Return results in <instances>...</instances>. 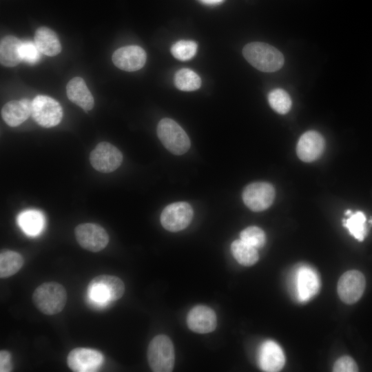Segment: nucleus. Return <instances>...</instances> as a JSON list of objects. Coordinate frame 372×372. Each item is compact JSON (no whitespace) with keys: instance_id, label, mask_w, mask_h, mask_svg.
Here are the masks:
<instances>
[{"instance_id":"obj_23","label":"nucleus","mask_w":372,"mask_h":372,"mask_svg":"<svg viewBox=\"0 0 372 372\" xmlns=\"http://www.w3.org/2000/svg\"><path fill=\"white\" fill-rule=\"evenodd\" d=\"M24 260L18 252L2 250L0 254V278H6L17 273L23 267Z\"/></svg>"},{"instance_id":"obj_3","label":"nucleus","mask_w":372,"mask_h":372,"mask_svg":"<svg viewBox=\"0 0 372 372\" xmlns=\"http://www.w3.org/2000/svg\"><path fill=\"white\" fill-rule=\"evenodd\" d=\"M124 292L125 285L122 280L112 275L96 276L87 286L90 299L101 305L119 300Z\"/></svg>"},{"instance_id":"obj_7","label":"nucleus","mask_w":372,"mask_h":372,"mask_svg":"<svg viewBox=\"0 0 372 372\" xmlns=\"http://www.w3.org/2000/svg\"><path fill=\"white\" fill-rule=\"evenodd\" d=\"M63 109L54 99L46 95H37L32 101V117L40 126L54 127L63 118Z\"/></svg>"},{"instance_id":"obj_16","label":"nucleus","mask_w":372,"mask_h":372,"mask_svg":"<svg viewBox=\"0 0 372 372\" xmlns=\"http://www.w3.org/2000/svg\"><path fill=\"white\" fill-rule=\"evenodd\" d=\"M188 327L198 333H207L213 331L217 325L215 312L211 308L198 305L192 308L187 317Z\"/></svg>"},{"instance_id":"obj_30","label":"nucleus","mask_w":372,"mask_h":372,"mask_svg":"<svg viewBox=\"0 0 372 372\" xmlns=\"http://www.w3.org/2000/svg\"><path fill=\"white\" fill-rule=\"evenodd\" d=\"M21 57L23 61L29 64H34L39 61L41 58L40 52L31 41H23L21 45Z\"/></svg>"},{"instance_id":"obj_27","label":"nucleus","mask_w":372,"mask_h":372,"mask_svg":"<svg viewBox=\"0 0 372 372\" xmlns=\"http://www.w3.org/2000/svg\"><path fill=\"white\" fill-rule=\"evenodd\" d=\"M268 101L271 107L280 114L287 113L292 104L289 94L281 88L271 90L268 94Z\"/></svg>"},{"instance_id":"obj_1","label":"nucleus","mask_w":372,"mask_h":372,"mask_svg":"<svg viewBox=\"0 0 372 372\" xmlns=\"http://www.w3.org/2000/svg\"><path fill=\"white\" fill-rule=\"evenodd\" d=\"M245 59L255 68L264 72L280 70L285 62L282 54L275 47L262 42H252L242 49Z\"/></svg>"},{"instance_id":"obj_12","label":"nucleus","mask_w":372,"mask_h":372,"mask_svg":"<svg viewBox=\"0 0 372 372\" xmlns=\"http://www.w3.org/2000/svg\"><path fill=\"white\" fill-rule=\"evenodd\" d=\"M366 285L364 275L358 270L344 273L338 282V293L347 304H353L362 297Z\"/></svg>"},{"instance_id":"obj_21","label":"nucleus","mask_w":372,"mask_h":372,"mask_svg":"<svg viewBox=\"0 0 372 372\" xmlns=\"http://www.w3.org/2000/svg\"><path fill=\"white\" fill-rule=\"evenodd\" d=\"M21 41L17 37L8 35L1 39L0 43V61L6 67H14L21 60Z\"/></svg>"},{"instance_id":"obj_25","label":"nucleus","mask_w":372,"mask_h":372,"mask_svg":"<svg viewBox=\"0 0 372 372\" xmlns=\"http://www.w3.org/2000/svg\"><path fill=\"white\" fill-rule=\"evenodd\" d=\"M175 86L182 91H194L201 85L200 76L193 70L188 68L178 70L174 75Z\"/></svg>"},{"instance_id":"obj_11","label":"nucleus","mask_w":372,"mask_h":372,"mask_svg":"<svg viewBox=\"0 0 372 372\" xmlns=\"http://www.w3.org/2000/svg\"><path fill=\"white\" fill-rule=\"evenodd\" d=\"M274 198L273 187L266 182L251 183L245 187L242 192L245 204L254 211L267 209L273 203Z\"/></svg>"},{"instance_id":"obj_6","label":"nucleus","mask_w":372,"mask_h":372,"mask_svg":"<svg viewBox=\"0 0 372 372\" xmlns=\"http://www.w3.org/2000/svg\"><path fill=\"white\" fill-rule=\"evenodd\" d=\"M320 287V277L312 267L301 265L295 269L291 278V291L298 301H309L316 296Z\"/></svg>"},{"instance_id":"obj_2","label":"nucleus","mask_w":372,"mask_h":372,"mask_svg":"<svg viewBox=\"0 0 372 372\" xmlns=\"http://www.w3.org/2000/svg\"><path fill=\"white\" fill-rule=\"evenodd\" d=\"M32 301L41 313L52 316L60 313L67 302L65 287L56 282H46L36 288L32 293Z\"/></svg>"},{"instance_id":"obj_34","label":"nucleus","mask_w":372,"mask_h":372,"mask_svg":"<svg viewBox=\"0 0 372 372\" xmlns=\"http://www.w3.org/2000/svg\"><path fill=\"white\" fill-rule=\"evenodd\" d=\"M351 213H352V211H351V210L349 209V210H347V211H345V215L349 216V215L351 214Z\"/></svg>"},{"instance_id":"obj_8","label":"nucleus","mask_w":372,"mask_h":372,"mask_svg":"<svg viewBox=\"0 0 372 372\" xmlns=\"http://www.w3.org/2000/svg\"><path fill=\"white\" fill-rule=\"evenodd\" d=\"M90 161L98 172L110 173L115 171L123 161L121 152L112 144L103 141L91 152Z\"/></svg>"},{"instance_id":"obj_20","label":"nucleus","mask_w":372,"mask_h":372,"mask_svg":"<svg viewBox=\"0 0 372 372\" xmlns=\"http://www.w3.org/2000/svg\"><path fill=\"white\" fill-rule=\"evenodd\" d=\"M34 43L41 53L49 56H56L61 51L58 36L52 30L45 26L36 30Z\"/></svg>"},{"instance_id":"obj_22","label":"nucleus","mask_w":372,"mask_h":372,"mask_svg":"<svg viewBox=\"0 0 372 372\" xmlns=\"http://www.w3.org/2000/svg\"><path fill=\"white\" fill-rule=\"evenodd\" d=\"M18 223L22 230L29 236H37L42 231L45 218L43 214L35 209L25 210L18 216Z\"/></svg>"},{"instance_id":"obj_4","label":"nucleus","mask_w":372,"mask_h":372,"mask_svg":"<svg viewBox=\"0 0 372 372\" xmlns=\"http://www.w3.org/2000/svg\"><path fill=\"white\" fill-rule=\"evenodd\" d=\"M147 361L154 372H170L175 361L174 349L171 340L165 335L155 336L147 348Z\"/></svg>"},{"instance_id":"obj_31","label":"nucleus","mask_w":372,"mask_h":372,"mask_svg":"<svg viewBox=\"0 0 372 372\" xmlns=\"http://www.w3.org/2000/svg\"><path fill=\"white\" fill-rule=\"evenodd\" d=\"M333 371L335 372H355L358 371V367L352 358L345 355L335 361Z\"/></svg>"},{"instance_id":"obj_10","label":"nucleus","mask_w":372,"mask_h":372,"mask_svg":"<svg viewBox=\"0 0 372 372\" xmlns=\"http://www.w3.org/2000/svg\"><path fill=\"white\" fill-rule=\"evenodd\" d=\"M193 209L186 202L169 204L163 210L161 215L162 226L169 231H178L186 228L192 221Z\"/></svg>"},{"instance_id":"obj_9","label":"nucleus","mask_w":372,"mask_h":372,"mask_svg":"<svg viewBox=\"0 0 372 372\" xmlns=\"http://www.w3.org/2000/svg\"><path fill=\"white\" fill-rule=\"evenodd\" d=\"M75 238L79 245L87 251L98 252L106 247L109 236L105 229L95 223H83L74 229Z\"/></svg>"},{"instance_id":"obj_13","label":"nucleus","mask_w":372,"mask_h":372,"mask_svg":"<svg viewBox=\"0 0 372 372\" xmlns=\"http://www.w3.org/2000/svg\"><path fill=\"white\" fill-rule=\"evenodd\" d=\"M103 360V355L99 351L78 347L68 353L67 364L74 372H94L101 368Z\"/></svg>"},{"instance_id":"obj_29","label":"nucleus","mask_w":372,"mask_h":372,"mask_svg":"<svg viewBox=\"0 0 372 372\" xmlns=\"http://www.w3.org/2000/svg\"><path fill=\"white\" fill-rule=\"evenodd\" d=\"M240 237V240L256 249L262 247L266 241L265 232L256 226L248 227L242 230Z\"/></svg>"},{"instance_id":"obj_5","label":"nucleus","mask_w":372,"mask_h":372,"mask_svg":"<svg viewBox=\"0 0 372 372\" xmlns=\"http://www.w3.org/2000/svg\"><path fill=\"white\" fill-rule=\"evenodd\" d=\"M157 135L166 149L175 155L183 154L190 147V141L187 134L171 118H165L159 121Z\"/></svg>"},{"instance_id":"obj_32","label":"nucleus","mask_w":372,"mask_h":372,"mask_svg":"<svg viewBox=\"0 0 372 372\" xmlns=\"http://www.w3.org/2000/svg\"><path fill=\"white\" fill-rule=\"evenodd\" d=\"M12 369L11 355L9 351L1 350L0 351V371L10 372Z\"/></svg>"},{"instance_id":"obj_24","label":"nucleus","mask_w":372,"mask_h":372,"mask_svg":"<svg viewBox=\"0 0 372 372\" xmlns=\"http://www.w3.org/2000/svg\"><path fill=\"white\" fill-rule=\"evenodd\" d=\"M231 250L235 259L242 265L251 266L258 260L257 249L240 239L231 243Z\"/></svg>"},{"instance_id":"obj_33","label":"nucleus","mask_w":372,"mask_h":372,"mask_svg":"<svg viewBox=\"0 0 372 372\" xmlns=\"http://www.w3.org/2000/svg\"><path fill=\"white\" fill-rule=\"evenodd\" d=\"M206 5H216L221 3L223 0H198Z\"/></svg>"},{"instance_id":"obj_26","label":"nucleus","mask_w":372,"mask_h":372,"mask_svg":"<svg viewBox=\"0 0 372 372\" xmlns=\"http://www.w3.org/2000/svg\"><path fill=\"white\" fill-rule=\"evenodd\" d=\"M366 216L362 211L351 213L347 219L343 220V226L350 234L359 241L364 240L366 234Z\"/></svg>"},{"instance_id":"obj_14","label":"nucleus","mask_w":372,"mask_h":372,"mask_svg":"<svg viewBox=\"0 0 372 372\" xmlns=\"http://www.w3.org/2000/svg\"><path fill=\"white\" fill-rule=\"evenodd\" d=\"M147 55L143 48L138 45L121 47L112 54V61L118 68L134 72L141 69L146 62Z\"/></svg>"},{"instance_id":"obj_17","label":"nucleus","mask_w":372,"mask_h":372,"mask_svg":"<svg viewBox=\"0 0 372 372\" xmlns=\"http://www.w3.org/2000/svg\"><path fill=\"white\" fill-rule=\"evenodd\" d=\"M285 363L284 353L276 342L267 340L262 344L258 353V364L262 370L268 372L279 371Z\"/></svg>"},{"instance_id":"obj_18","label":"nucleus","mask_w":372,"mask_h":372,"mask_svg":"<svg viewBox=\"0 0 372 372\" xmlns=\"http://www.w3.org/2000/svg\"><path fill=\"white\" fill-rule=\"evenodd\" d=\"M1 114L8 125L19 126L32 114V101L28 99L10 101L3 106Z\"/></svg>"},{"instance_id":"obj_28","label":"nucleus","mask_w":372,"mask_h":372,"mask_svg":"<svg viewBox=\"0 0 372 372\" xmlns=\"http://www.w3.org/2000/svg\"><path fill=\"white\" fill-rule=\"evenodd\" d=\"M197 44L194 41L180 40L172 45L171 53L180 61H187L196 54Z\"/></svg>"},{"instance_id":"obj_15","label":"nucleus","mask_w":372,"mask_h":372,"mask_svg":"<svg viewBox=\"0 0 372 372\" xmlns=\"http://www.w3.org/2000/svg\"><path fill=\"white\" fill-rule=\"evenodd\" d=\"M324 145V139L319 132L313 130L306 132L298 142L297 155L304 162H312L322 155Z\"/></svg>"},{"instance_id":"obj_19","label":"nucleus","mask_w":372,"mask_h":372,"mask_svg":"<svg viewBox=\"0 0 372 372\" xmlns=\"http://www.w3.org/2000/svg\"><path fill=\"white\" fill-rule=\"evenodd\" d=\"M66 92L69 100L85 111L93 108L94 105L93 96L81 77L72 78L67 84Z\"/></svg>"}]
</instances>
